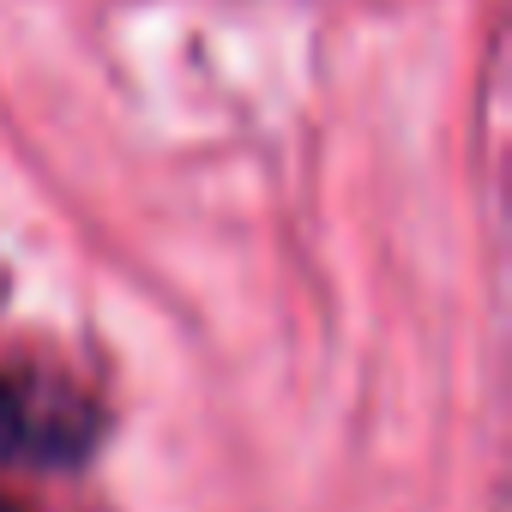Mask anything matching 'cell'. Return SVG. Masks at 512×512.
Wrapping results in <instances>:
<instances>
[{
    "instance_id": "6da1fadb",
    "label": "cell",
    "mask_w": 512,
    "mask_h": 512,
    "mask_svg": "<svg viewBox=\"0 0 512 512\" xmlns=\"http://www.w3.org/2000/svg\"><path fill=\"white\" fill-rule=\"evenodd\" d=\"M31 452H73V428L37 410L25 386L0 380V458H31Z\"/></svg>"
},
{
    "instance_id": "7a4b0ae2",
    "label": "cell",
    "mask_w": 512,
    "mask_h": 512,
    "mask_svg": "<svg viewBox=\"0 0 512 512\" xmlns=\"http://www.w3.org/2000/svg\"><path fill=\"white\" fill-rule=\"evenodd\" d=\"M0 512H19V506H13V500H0Z\"/></svg>"
}]
</instances>
